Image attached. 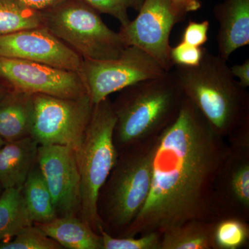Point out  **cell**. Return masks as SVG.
Wrapping results in <instances>:
<instances>
[{"label": "cell", "mask_w": 249, "mask_h": 249, "mask_svg": "<svg viewBox=\"0 0 249 249\" xmlns=\"http://www.w3.org/2000/svg\"><path fill=\"white\" fill-rule=\"evenodd\" d=\"M228 153L227 139L185 98L178 118L157 137L150 193L124 237L163 233L193 219L217 221L214 185Z\"/></svg>", "instance_id": "obj_1"}, {"label": "cell", "mask_w": 249, "mask_h": 249, "mask_svg": "<svg viewBox=\"0 0 249 249\" xmlns=\"http://www.w3.org/2000/svg\"><path fill=\"white\" fill-rule=\"evenodd\" d=\"M173 72L184 96L227 139L249 121V95L232 76L227 60L204 49L196 66L175 65Z\"/></svg>", "instance_id": "obj_2"}, {"label": "cell", "mask_w": 249, "mask_h": 249, "mask_svg": "<svg viewBox=\"0 0 249 249\" xmlns=\"http://www.w3.org/2000/svg\"><path fill=\"white\" fill-rule=\"evenodd\" d=\"M185 98L172 70L121 90L111 102L118 151L161 133L178 118Z\"/></svg>", "instance_id": "obj_3"}, {"label": "cell", "mask_w": 249, "mask_h": 249, "mask_svg": "<svg viewBox=\"0 0 249 249\" xmlns=\"http://www.w3.org/2000/svg\"><path fill=\"white\" fill-rule=\"evenodd\" d=\"M158 136L119 151L116 165L100 191L98 216L103 230L111 236L124 237L146 202Z\"/></svg>", "instance_id": "obj_4"}, {"label": "cell", "mask_w": 249, "mask_h": 249, "mask_svg": "<svg viewBox=\"0 0 249 249\" xmlns=\"http://www.w3.org/2000/svg\"><path fill=\"white\" fill-rule=\"evenodd\" d=\"M116 122L109 97L93 105L83 142L76 153L80 176V217L100 235L103 227L98 213V195L119 157L114 142Z\"/></svg>", "instance_id": "obj_5"}, {"label": "cell", "mask_w": 249, "mask_h": 249, "mask_svg": "<svg viewBox=\"0 0 249 249\" xmlns=\"http://www.w3.org/2000/svg\"><path fill=\"white\" fill-rule=\"evenodd\" d=\"M41 14L42 25L83 59L117 58L127 47L85 0H58Z\"/></svg>", "instance_id": "obj_6"}, {"label": "cell", "mask_w": 249, "mask_h": 249, "mask_svg": "<svg viewBox=\"0 0 249 249\" xmlns=\"http://www.w3.org/2000/svg\"><path fill=\"white\" fill-rule=\"evenodd\" d=\"M31 137L39 145H58L79 150L93 104L89 95L62 98L33 94Z\"/></svg>", "instance_id": "obj_7"}, {"label": "cell", "mask_w": 249, "mask_h": 249, "mask_svg": "<svg viewBox=\"0 0 249 249\" xmlns=\"http://www.w3.org/2000/svg\"><path fill=\"white\" fill-rule=\"evenodd\" d=\"M166 72L161 65L143 50L128 46L120 56L111 60L83 59L79 74L93 105L111 93L139 82L161 76Z\"/></svg>", "instance_id": "obj_8"}, {"label": "cell", "mask_w": 249, "mask_h": 249, "mask_svg": "<svg viewBox=\"0 0 249 249\" xmlns=\"http://www.w3.org/2000/svg\"><path fill=\"white\" fill-rule=\"evenodd\" d=\"M227 141L229 153L214 185L213 209L217 220L237 217L249 220V121Z\"/></svg>", "instance_id": "obj_9"}, {"label": "cell", "mask_w": 249, "mask_h": 249, "mask_svg": "<svg viewBox=\"0 0 249 249\" xmlns=\"http://www.w3.org/2000/svg\"><path fill=\"white\" fill-rule=\"evenodd\" d=\"M0 83L8 90L31 94L62 98L88 94L78 72L21 59L0 57Z\"/></svg>", "instance_id": "obj_10"}, {"label": "cell", "mask_w": 249, "mask_h": 249, "mask_svg": "<svg viewBox=\"0 0 249 249\" xmlns=\"http://www.w3.org/2000/svg\"><path fill=\"white\" fill-rule=\"evenodd\" d=\"M185 16L171 0H144L137 17L119 34L126 46H135L155 59L166 71L173 67L170 57V36Z\"/></svg>", "instance_id": "obj_11"}, {"label": "cell", "mask_w": 249, "mask_h": 249, "mask_svg": "<svg viewBox=\"0 0 249 249\" xmlns=\"http://www.w3.org/2000/svg\"><path fill=\"white\" fill-rule=\"evenodd\" d=\"M37 162L57 217H80V176L76 152L63 145H39Z\"/></svg>", "instance_id": "obj_12"}, {"label": "cell", "mask_w": 249, "mask_h": 249, "mask_svg": "<svg viewBox=\"0 0 249 249\" xmlns=\"http://www.w3.org/2000/svg\"><path fill=\"white\" fill-rule=\"evenodd\" d=\"M0 57L29 60L78 73L83 60L44 26L0 36Z\"/></svg>", "instance_id": "obj_13"}, {"label": "cell", "mask_w": 249, "mask_h": 249, "mask_svg": "<svg viewBox=\"0 0 249 249\" xmlns=\"http://www.w3.org/2000/svg\"><path fill=\"white\" fill-rule=\"evenodd\" d=\"M219 23V55L229 60L232 53L249 45V0H224L214 7Z\"/></svg>", "instance_id": "obj_14"}, {"label": "cell", "mask_w": 249, "mask_h": 249, "mask_svg": "<svg viewBox=\"0 0 249 249\" xmlns=\"http://www.w3.org/2000/svg\"><path fill=\"white\" fill-rule=\"evenodd\" d=\"M39 145L31 137L5 142L0 147V184L3 189H22L37 162Z\"/></svg>", "instance_id": "obj_15"}, {"label": "cell", "mask_w": 249, "mask_h": 249, "mask_svg": "<svg viewBox=\"0 0 249 249\" xmlns=\"http://www.w3.org/2000/svg\"><path fill=\"white\" fill-rule=\"evenodd\" d=\"M33 94L9 90L0 101V137L5 142L31 137Z\"/></svg>", "instance_id": "obj_16"}, {"label": "cell", "mask_w": 249, "mask_h": 249, "mask_svg": "<svg viewBox=\"0 0 249 249\" xmlns=\"http://www.w3.org/2000/svg\"><path fill=\"white\" fill-rule=\"evenodd\" d=\"M34 224L62 249H103L102 236L78 216L56 217L49 222Z\"/></svg>", "instance_id": "obj_17"}, {"label": "cell", "mask_w": 249, "mask_h": 249, "mask_svg": "<svg viewBox=\"0 0 249 249\" xmlns=\"http://www.w3.org/2000/svg\"><path fill=\"white\" fill-rule=\"evenodd\" d=\"M215 222L193 219L170 227L162 233L161 249H214Z\"/></svg>", "instance_id": "obj_18"}, {"label": "cell", "mask_w": 249, "mask_h": 249, "mask_svg": "<svg viewBox=\"0 0 249 249\" xmlns=\"http://www.w3.org/2000/svg\"><path fill=\"white\" fill-rule=\"evenodd\" d=\"M21 192L34 224L49 222L57 217L52 196L37 162L31 170Z\"/></svg>", "instance_id": "obj_19"}, {"label": "cell", "mask_w": 249, "mask_h": 249, "mask_svg": "<svg viewBox=\"0 0 249 249\" xmlns=\"http://www.w3.org/2000/svg\"><path fill=\"white\" fill-rule=\"evenodd\" d=\"M34 224L21 189H4L0 196V242L14 238L24 227Z\"/></svg>", "instance_id": "obj_20"}, {"label": "cell", "mask_w": 249, "mask_h": 249, "mask_svg": "<svg viewBox=\"0 0 249 249\" xmlns=\"http://www.w3.org/2000/svg\"><path fill=\"white\" fill-rule=\"evenodd\" d=\"M42 26L41 11L20 0H0V36Z\"/></svg>", "instance_id": "obj_21"}, {"label": "cell", "mask_w": 249, "mask_h": 249, "mask_svg": "<svg viewBox=\"0 0 249 249\" xmlns=\"http://www.w3.org/2000/svg\"><path fill=\"white\" fill-rule=\"evenodd\" d=\"M214 249H240L249 247L248 222L237 217L216 221L213 231Z\"/></svg>", "instance_id": "obj_22"}, {"label": "cell", "mask_w": 249, "mask_h": 249, "mask_svg": "<svg viewBox=\"0 0 249 249\" xmlns=\"http://www.w3.org/2000/svg\"><path fill=\"white\" fill-rule=\"evenodd\" d=\"M61 249L58 242L34 224L24 227L11 240L0 242V249Z\"/></svg>", "instance_id": "obj_23"}, {"label": "cell", "mask_w": 249, "mask_h": 249, "mask_svg": "<svg viewBox=\"0 0 249 249\" xmlns=\"http://www.w3.org/2000/svg\"><path fill=\"white\" fill-rule=\"evenodd\" d=\"M103 249H161L162 233L147 232L139 237H114L101 229Z\"/></svg>", "instance_id": "obj_24"}, {"label": "cell", "mask_w": 249, "mask_h": 249, "mask_svg": "<svg viewBox=\"0 0 249 249\" xmlns=\"http://www.w3.org/2000/svg\"><path fill=\"white\" fill-rule=\"evenodd\" d=\"M99 14L109 15L121 23V27H124L130 22L128 10L139 11L144 0H85Z\"/></svg>", "instance_id": "obj_25"}, {"label": "cell", "mask_w": 249, "mask_h": 249, "mask_svg": "<svg viewBox=\"0 0 249 249\" xmlns=\"http://www.w3.org/2000/svg\"><path fill=\"white\" fill-rule=\"evenodd\" d=\"M204 49L189 45L183 41L175 47H171L170 57L173 67L175 65L196 66L202 59Z\"/></svg>", "instance_id": "obj_26"}, {"label": "cell", "mask_w": 249, "mask_h": 249, "mask_svg": "<svg viewBox=\"0 0 249 249\" xmlns=\"http://www.w3.org/2000/svg\"><path fill=\"white\" fill-rule=\"evenodd\" d=\"M210 22L209 20L197 22L190 20L184 31L182 40L189 45L201 47L208 41Z\"/></svg>", "instance_id": "obj_27"}, {"label": "cell", "mask_w": 249, "mask_h": 249, "mask_svg": "<svg viewBox=\"0 0 249 249\" xmlns=\"http://www.w3.org/2000/svg\"><path fill=\"white\" fill-rule=\"evenodd\" d=\"M234 78H237L242 88L247 89L249 87V59L247 58L242 65H233L230 67Z\"/></svg>", "instance_id": "obj_28"}, {"label": "cell", "mask_w": 249, "mask_h": 249, "mask_svg": "<svg viewBox=\"0 0 249 249\" xmlns=\"http://www.w3.org/2000/svg\"><path fill=\"white\" fill-rule=\"evenodd\" d=\"M171 1L178 12L185 16L188 13L197 11L201 6L199 0H171Z\"/></svg>", "instance_id": "obj_29"}, {"label": "cell", "mask_w": 249, "mask_h": 249, "mask_svg": "<svg viewBox=\"0 0 249 249\" xmlns=\"http://www.w3.org/2000/svg\"><path fill=\"white\" fill-rule=\"evenodd\" d=\"M20 1L34 9L42 11L52 6L58 0H20Z\"/></svg>", "instance_id": "obj_30"}, {"label": "cell", "mask_w": 249, "mask_h": 249, "mask_svg": "<svg viewBox=\"0 0 249 249\" xmlns=\"http://www.w3.org/2000/svg\"><path fill=\"white\" fill-rule=\"evenodd\" d=\"M8 91H9V90L6 89L4 86H3V85L0 83V101L4 97L5 95L6 94Z\"/></svg>", "instance_id": "obj_31"}, {"label": "cell", "mask_w": 249, "mask_h": 249, "mask_svg": "<svg viewBox=\"0 0 249 249\" xmlns=\"http://www.w3.org/2000/svg\"><path fill=\"white\" fill-rule=\"evenodd\" d=\"M5 143V142L4 141H3V139L1 138V137H0V147L2 146Z\"/></svg>", "instance_id": "obj_32"}, {"label": "cell", "mask_w": 249, "mask_h": 249, "mask_svg": "<svg viewBox=\"0 0 249 249\" xmlns=\"http://www.w3.org/2000/svg\"><path fill=\"white\" fill-rule=\"evenodd\" d=\"M4 189H3L2 187H1V184H0V196H1V193H2Z\"/></svg>", "instance_id": "obj_33"}]
</instances>
